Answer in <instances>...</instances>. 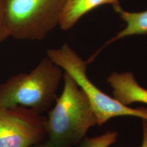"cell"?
I'll list each match as a JSON object with an SVG mask.
<instances>
[{
  "instance_id": "obj_6",
  "label": "cell",
  "mask_w": 147,
  "mask_h": 147,
  "mask_svg": "<svg viewBox=\"0 0 147 147\" xmlns=\"http://www.w3.org/2000/svg\"><path fill=\"white\" fill-rule=\"evenodd\" d=\"M113 98L123 105L140 102L147 105V89L137 83L131 73L112 74L107 79Z\"/></svg>"
},
{
  "instance_id": "obj_11",
  "label": "cell",
  "mask_w": 147,
  "mask_h": 147,
  "mask_svg": "<svg viewBox=\"0 0 147 147\" xmlns=\"http://www.w3.org/2000/svg\"><path fill=\"white\" fill-rule=\"evenodd\" d=\"M143 139L140 147H147V120L142 119Z\"/></svg>"
},
{
  "instance_id": "obj_8",
  "label": "cell",
  "mask_w": 147,
  "mask_h": 147,
  "mask_svg": "<svg viewBox=\"0 0 147 147\" xmlns=\"http://www.w3.org/2000/svg\"><path fill=\"white\" fill-rule=\"evenodd\" d=\"M113 9L126 22V26L109 42L129 36L147 34V10L141 12H129L123 9L119 5H113Z\"/></svg>"
},
{
  "instance_id": "obj_2",
  "label": "cell",
  "mask_w": 147,
  "mask_h": 147,
  "mask_svg": "<svg viewBox=\"0 0 147 147\" xmlns=\"http://www.w3.org/2000/svg\"><path fill=\"white\" fill-rule=\"evenodd\" d=\"M63 73L49 57H44L28 73L12 76L0 84V108L22 106L40 114L56 101Z\"/></svg>"
},
{
  "instance_id": "obj_4",
  "label": "cell",
  "mask_w": 147,
  "mask_h": 147,
  "mask_svg": "<svg viewBox=\"0 0 147 147\" xmlns=\"http://www.w3.org/2000/svg\"><path fill=\"white\" fill-rule=\"evenodd\" d=\"M64 0H4L9 36L41 40L59 25Z\"/></svg>"
},
{
  "instance_id": "obj_5",
  "label": "cell",
  "mask_w": 147,
  "mask_h": 147,
  "mask_svg": "<svg viewBox=\"0 0 147 147\" xmlns=\"http://www.w3.org/2000/svg\"><path fill=\"white\" fill-rule=\"evenodd\" d=\"M47 138L42 114L22 106L0 108V147H28Z\"/></svg>"
},
{
  "instance_id": "obj_10",
  "label": "cell",
  "mask_w": 147,
  "mask_h": 147,
  "mask_svg": "<svg viewBox=\"0 0 147 147\" xmlns=\"http://www.w3.org/2000/svg\"><path fill=\"white\" fill-rule=\"evenodd\" d=\"M9 37L5 22L4 12V0H0V43Z\"/></svg>"
},
{
  "instance_id": "obj_12",
  "label": "cell",
  "mask_w": 147,
  "mask_h": 147,
  "mask_svg": "<svg viewBox=\"0 0 147 147\" xmlns=\"http://www.w3.org/2000/svg\"><path fill=\"white\" fill-rule=\"evenodd\" d=\"M28 147H56L52 142L49 141L48 139L36 143L34 144L31 145Z\"/></svg>"
},
{
  "instance_id": "obj_1",
  "label": "cell",
  "mask_w": 147,
  "mask_h": 147,
  "mask_svg": "<svg viewBox=\"0 0 147 147\" xmlns=\"http://www.w3.org/2000/svg\"><path fill=\"white\" fill-rule=\"evenodd\" d=\"M47 118V139L56 147H75L98 121L88 98L68 74Z\"/></svg>"
},
{
  "instance_id": "obj_7",
  "label": "cell",
  "mask_w": 147,
  "mask_h": 147,
  "mask_svg": "<svg viewBox=\"0 0 147 147\" xmlns=\"http://www.w3.org/2000/svg\"><path fill=\"white\" fill-rule=\"evenodd\" d=\"M106 4L119 5V0H64L59 26L68 30L86 14Z\"/></svg>"
},
{
  "instance_id": "obj_9",
  "label": "cell",
  "mask_w": 147,
  "mask_h": 147,
  "mask_svg": "<svg viewBox=\"0 0 147 147\" xmlns=\"http://www.w3.org/2000/svg\"><path fill=\"white\" fill-rule=\"evenodd\" d=\"M118 134L109 131L99 136L85 137L75 147H109L117 141Z\"/></svg>"
},
{
  "instance_id": "obj_3",
  "label": "cell",
  "mask_w": 147,
  "mask_h": 147,
  "mask_svg": "<svg viewBox=\"0 0 147 147\" xmlns=\"http://www.w3.org/2000/svg\"><path fill=\"white\" fill-rule=\"evenodd\" d=\"M47 57L74 80L88 98L98 121L101 126L111 119L130 116L147 120V108L134 109L123 105L111 97L93 84L86 73L87 63L80 57L69 45L64 43L58 49L47 51Z\"/></svg>"
}]
</instances>
